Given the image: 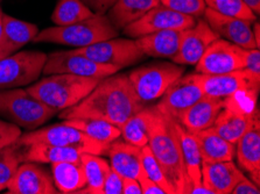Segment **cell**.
I'll list each match as a JSON object with an SVG mask.
<instances>
[{"instance_id":"obj_36","label":"cell","mask_w":260,"mask_h":194,"mask_svg":"<svg viewBox=\"0 0 260 194\" xmlns=\"http://www.w3.org/2000/svg\"><path fill=\"white\" fill-rule=\"evenodd\" d=\"M141 163L145 175L147 176L152 181L160 186L166 194H175V189L168 179L165 176V173L161 169V166L157 163L154 155H153L148 145H145L141 148Z\"/></svg>"},{"instance_id":"obj_37","label":"cell","mask_w":260,"mask_h":194,"mask_svg":"<svg viewBox=\"0 0 260 194\" xmlns=\"http://www.w3.org/2000/svg\"><path fill=\"white\" fill-rule=\"evenodd\" d=\"M160 4L173 11L184 15H190L195 19L202 18L207 9L204 0H160Z\"/></svg>"},{"instance_id":"obj_44","label":"cell","mask_w":260,"mask_h":194,"mask_svg":"<svg viewBox=\"0 0 260 194\" xmlns=\"http://www.w3.org/2000/svg\"><path fill=\"white\" fill-rule=\"evenodd\" d=\"M123 194H141V187L138 179L123 177Z\"/></svg>"},{"instance_id":"obj_10","label":"cell","mask_w":260,"mask_h":194,"mask_svg":"<svg viewBox=\"0 0 260 194\" xmlns=\"http://www.w3.org/2000/svg\"><path fill=\"white\" fill-rule=\"evenodd\" d=\"M74 51L100 64L115 65L120 70L136 64L140 59L146 57L132 38L113 37L82 48H76Z\"/></svg>"},{"instance_id":"obj_38","label":"cell","mask_w":260,"mask_h":194,"mask_svg":"<svg viewBox=\"0 0 260 194\" xmlns=\"http://www.w3.org/2000/svg\"><path fill=\"white\" fill-rule=\"evenodd\" d=\"M240 56L243 61V69L252 77L260 81V51L257 48H240Z\"/></svg>"},{"instance_id":"obj_27","label":"cell","mask_w":260,"mask_h":194,"mask_svg":"<svg viewBox=\"0 0 260 194\" xmlns=\"http://www.w3.org/2000/svg\"><path fill=\"white\" fill-rule=\"evenodd\" d=\"M82 153L83 152L74 148L49 144H30L23 146L22 161L38 164H54L60 162L80 163Z\"/></svg>"},{"instance_id":"obj_45","label":"cell","mask_w":260,"mask_h":194,"mask_svg":"<svg viewBox=\"0 0 260 194\" xmlns=\"http://www.w3.org/2000/svg\"><path fill=\"white\" fill-rule=\"evenodd\" d=\"M249 9L253 12L255 15L259 14L260 12V0H242Z\"/></svg>"},{"instance_id":"obj_31","label":"cell","mask_w":260,"mask_h":194,"mask_svg":"<svg viewBox=\"0 0 260 194\" xmlns=\"http://www.w3.org/2000/svg\"><path fill=\"white\" fill-rule=\"evenodd\" d=\"M63 124L75 127V128L86 134L89 137H91L92 140L101 142L105 145H109L111 142L121 136L119 127L104 120H100V119L77 118L63 120Z\"/></svg>"},{"instance_id":"obj_6","label":"cell","mask_w":260,"mask_h":194,"mask_svg":"<svg viewBox=\"0 0 260 194\" xmlns=\"http://www.w3.org/2000/svg\"><path fill=\"white\" fill-rule=\"evenodd\" d=\"M257 96V92H246L225 98L224 107L212 126L218 135L236 144L259 115L255 109Z\"/></svg>"},{"instance_id":"obj_7","label":"cell","mask_w":260,"mask_h":194,"mask_svg":"<svg viewBox=\"0 0 260 194\" xmlns=\"http://www.w3.org/2000/svg\"><path fill=\"white\" fill-rule=\"evenodd\" d=\"M184 68L171 62H157L139 66L127 76L138 98L146 105L164 96L173 83L183 76Z\"/></svg>"},{"instance_id":"obj_28","label":"cell","mask_w":260,"mask_h":194,"mask_svg":"<svg viewBox=\"0 0 260 194\" xmlns=\"http://www.w3.org/2000/svg\"><path fill=\"white\" fill-rule=\"evenodd\" d=\"M159 4L160 0H116L108 12V18L112 25L120 30L137 21Z\"/></svg>"},{"instance_id":"obj_22","label":"cell","mask_w":260,"mask_h":194,"mask_svg":"<svg viewBox=\"0 0 260 194\" xmlns=\"http://www.w3.org/2000/svg\"><path fill=\"white\" fill-rule=\"evenodd\" d=\"M39 33L37 25L3 14V31L0 36V54L4 57L20 50L23 46L33 41Z\"/></svg>"},{"instance_id":"obj_15","label":"cell","mask_w":260,"mask_h":194,"mask_svg":"<svg viewBox=\"0 0 260 194\" xmlns=\"http://www.w3.org/2000/svg\"><path fill=\"white\" fill-rule=\"evenodd\" d=\"M219 36L210 28L204 18H199L194 26L182 30L179 51L171 61L179 65H196L208 47Z\"/></svg>"},{"instance_id":"obj_9","label":"cell","mask_w":260,"mask_h":194,"mask_svg":"<svg viewBox=\"0 0 260 194\" xmlns=\"http://www.w3.org/2000/svg\"><path fill=\"white\" fill-rule=\"evenodd\" d=\"M47 56L42 51H20L0 58V90L21 88L38 81Z\"/></svg>"},{"instance_id":"obj_21","label":"cell","mask_w":260,"mask_h":194,"mask_svg":"<svg viewBox=\"0 0 260 194\" xmlns=\"http://www.w3.org/2000/svg\"><path fill=\"white\" fill-rule=\"evenodd\" d=\"M104 155L109 157L110 166L121 177L138 179L144 173L141 163V148L125 140L117 138L109 144Z\"/></svg>"},{"instance_id":"obj_24","label":"cell","mask_w":260,"mask_h":194,"mask_svg":"<svg viewBox=\"0 0 260 194\" xmlns=\"http://www.w3.org/2000/svg\"><path fill=\"white\" fill-rule=\"evenodd\" d=\"M194 136L198 142L202 163L234 161L236 157V145L218 135L212 127L195 133Z\"/></svg>"},{"instance_id":"obj_30","label":"cell","mask_w":260,"mask_h":194,"mask_svg":"<svg viewBox=\"0 0 260 194\" xmlns=\"http://www.w3.org/2000/svg\"><path fill=\"white\" fill-rule=\"evenodd\" d=\"M81 165L85 175L86 185L76 193L103 194L105 177L111 168L109 162L100 155L83 152L81 156Z\"/></svg>"},{"instance_id":"obj_3","label":"cell","mask_w":260,"mask_h":194,"mask_svg":"<svg viewBox=\"0 0 260 194\" xmlns=\"http://www.w3.org/2000/svg\"><path fill=\"white\" fill-rule=\"evenodd\" d=\"M101 79L70 73L48 74V77L26 89L43 104L61 112L80 104L96 88Z\"/></svg>"},{"instance_id":"obj_33","label":"cell","mask_w":260,"mask_h":194,"mask_svg":"<svg viewBox=\"0 0 260 194\" xmlns=\"http://www.w3.org/2000/svg\"><path fill=\"white\" fill-rule=\"evenodd\" d=\"M94 13L82 0H58L52 14L56 26H67L93 17Z\"/></svg>"},{"instance_id":"obj_13","label":"cell","mask_w":260,"mask_h":194,"mask_svg":"<svg viewBox=\"0 0 260 194\" xmlns=\"http://www.w3.org/2000/svg\"><path fill=\"white\" fill-rule=\"evenodd\" d=\"M204 96L229 98L246 92H259V83L244 69L219 74L192 73Z\"/></svg>"},{"instance_id":"obj_23","label":"cell","mask_w":260,"mask_h":194,"mask_svg":"<svg viewBox=\"0 0 260 194\" xmlns=\"http://www.w3.org/2000/svg\"><path fill=\"white\" fill-rule=\"evenodd\" d=\"M243 175L232 161L202 163V184L215 194H231Z\"/></svg>"},{"instance_id":"obj_16","label":"cell","mask_w":260,"mask_h":194,"mask_svg":"<svg viewBox=\"0 0 260 194\" xmlns=\"http://www.w3.org/2000/svg\"><path fill=\"white\" fill-rule=\"evenodd\" d=\"M203 96L202 90L190 73L186 77H180L173 83L155 107L166 117L177 120L184 109L199 101Z\"/></svg>"},{"instance_id":"obj_47","label":"cell","mask_w":260,"mask_h":194,"mask_svg":"<svg viewBox=\"0 0 260 194\" xmlns=\"http://www.w3.org/2000/svg\"><path fill=\"white\" fill-rule=\"evenodd\" d=\"M3 14L4 12L2 10V6H0V36H2V31H3Z\"/></svg>"},{"instance_id":"obj_17","label":"cell","mask_w":260,"mask_h":194,"mask_svg":"<svg viewBox=\"0 0 260 194\" xmlns=\"http://www.w3.org/2000/svg\"><path fill=\"white\" fill-rule=\"evenodd\" d=\"M203 18L210 26V28L220 38L226 40L234 45L246 49L257 48L253 34H252V23L246 20L230 17L217 13L210 9H206ZM258 49V48H257Z\"/></svg>"},{"instance_id":"obj_18","label":"cell","mask_w":260,"mask_h":194,"mask_svg":"<svg viewBox=\"0 0 260 194\" xmlns=\"http://www.w3.org/2000/svg\"><path fill=\"white\" fill-rule=\"evenodd\" d=\"M11 194H56L53 177L33 162H22L7 185Z\"/></svg>"},{"instance_id":"obj_19","label":"cell","mask_w":260,"mask_h":194,"mask_svg":"<svg viewBox=\"0 0 260 194\" xmlns=\"http://www.w3.org/2000/svg\"><path fill=\"white\" fill-rule=\"evenodd\" d=\"M236 157L240 168L249 173L252 181H260V121L254 119L250 128L236 142Z\"/></svg>"},{"instance_id":"obj_40","label":"cell","mask_w":260,"mask_h":194,"mask_svg":"<svg viewBox=\"0 0 260 194\" xmlns=\"http://www.w3.org/2000/svg\"><path fill=\"white\" fill-rule=\"evenodd\" d=\"M103 194H123V177L110 168L103 185Z\"/></svg>"},{"instance_id":"obj_29","label":"cell","mask_w":260,"mask_h":194,"mask_svg":"<svg viewBox=\"0 0 260 194\" xmlns=\"http://www.w3.org/2000/svg\"><path fill=\"white\" fill-rule=\"evenodd\" d=\"M52 177L55 187L61 193H76L86 185L81 162H60L52 164Z\"/></svg>"},{"instance_id":"obj_48","label":"cell","mask_w":260,"mask_h":194,"mask_svg":"<svg viewBox=\"0 0 260 194\" xmlns=\"http://www.w3.org/2000/svg\"><path fill=\"white\" fill-rule=\"evenodd\" d=\"M3 57H4V56H3V55H2V54H0V58H3Z\"/></svg>"},{"instance_id":"obj_12","label":"cell","mask_w":260,"mask_h":194,"mask_svg":"<svg viewBox=\"0 0 260 194\" xmlns=\"http://www.w3.org/2000/svg\"><path fill=\"white\" fill-rule=\"evenodd\" d=\"M120 69L115 65L100 64L88 57L76 54L74 50L55 51L47 56L42 73H70L76 76L103 79L117 73Z\"/></svg>"},{"instance_id":"obj_35","label":"cell","mask_w":260,"mask_h":194,"mask_svg":"<svg viewBox=\"0 0 260 194\" xmlns=\"http://www.w3.org/2000/svg\"><path fill=\"white\" fill-rule=\"evenodd\" d=\"M207 9L217 12V13L230 15L251 23L255 22L257 15L252 12L242 0H204Z\"/></svg>"},{"instance_id":"obj_2","label":"cell","mask_w":260,"mask_h":194,"mask_svg":"<svg viewBox=\"0 0 260 194\" xmlns=\"http://www.w3.org/2000/svg\"><path fill=\"white\" fill-rule=\"evenodd\" d=\"M152 108L147 145L168 181L174 187L175 194H189L191 183L184 168L180 140L173 125V119L161 113L155 106Z\"/></svg>"},{"instance_id":"obj_26","label":"cell","mask_w":260,"mask_h":194,"mask_svg":"<svg viewBox=\"0 0 260 194\" xmlns=\"http://www.w3.org/2000/svg\"><path fill=\"white\" fill-rule=\"evenodd\" d=\"M173 125L179 136L184 168L190 179L191 188L198 187L202 185V158H201L198 142L195 140L194 134L188 132L175 119H173Z\"/></svg>"},{"instance_id":"obj_41","label":"cell","mask_w":260,"mask_h":194,"mask_svg":"<svg viewBox=\"0 0 260 194\" xmlns=\"http://www.w3.org/2000/svg\"><path fill=\"white\" fill-rule=\"evenodd\" d=\"M260 189L259 186L255 185L253 181L250 180L245 176L240 177V179L237 181V184L232 188L231 194H259Z\"/></svg>"},{"instance_id":"obj_46","label":"cell","mask_w":260,"mask_h":194,"mask_svg":"<svg viewBox=\"0 0 260 194\" xmlns=\"http://www.w3.org/2000/svg\"><path fill=\"white\" fill-rule=\"evenodd\" d=\"M260 26H259V22H253V29H252V34H253V38H254V42L255 45H257V48L259 49V46H260Z\"/></svg>"},{"instance_id":"obj_39","label":"cell","mask_w":260,"mask_h":194,"mask_svg":"<svg viewBox=\"0 0 260 194\" xmlns=\"http://www.w3.org/2000/svg\"><path fill=\"white\" fill-rule=\"evenodd\" d=\"M21 134V129L17 125L0 120V148L15 143Z\"/></svg>"},{"instance_id":"obj_32","label":"cell","mask_w":260,"mask_h":194,"mask_svg":"<svg viewBox=\"0 0 260 194\" xmlns=\"http://www.w3.org/2000/svg\"><path fill=\"white\" fill-rule=\"evenodd\" d=\"M153 108L144 107L139 112L129 117L123 125L119 127L121 136L128 143L139 148L148 143V127L152 120Z\"/></svg>"},{"instance_id":"obj_43","label":"cell","mask_w":260,"mask_h":194,"mask_svg":"<svg viewBox=\"0 0 260 194\" xmlns=\"http://www.w3.org/2000/svg\"><path fill=\"white\" fill-rule=\"evenodd\" d=\"M138 181H139L141 187V194H166L159 185L145 175V172L138 178Z\"/></svg>"},{"instance_id":"obj_14","label":"cell","mask_w":260,"mask_h":194,"mask_svg":"<svg viewBox=\"0 0 260 194\" xmlns=\"http://www.w3.org/2000/svg\"><path fill=\"white\" fill-rule=\"evenodd\" d=\"M240 48L224 38H217L196 63V73L219 74L243 69Z\"/></svg>"},{"instance_id":"obj_1","label":"cell","mask_w":260,"mask_h":194,"mask_svg":"<svg viewBox=\"0 0 260 194\" xmlns=\"http://www.w3.org/2000/svg\"><path fill=\"white\" fill-rule=\"evenodd\" d=\"M144 107L146 105L138 98L127 74L115 73L101 79L80 104L61 110L60 118L62 120L100 119L120 127Z\"/></svg>"},{"instance_id":"obj_5","label":"cell","mask_w":260,"mask_h":194,"mask_svg":"<svg viewBox=\"0 0 260 194\" xmlns=\"http://www.w3.org/2000/svg\"><path fill=\"white\" fill-rule=\"evenodd\" d=\"M58 112L20 88L0 90V117L18 127L33 130L50 120Z\"/></svg>"},{"instance_id":"obj_8","label":"cell","mask_w":260,"mask_h":194,"mask_svg":"<svg viewBox=\"0 0 260 194\" xmlns=\"http://www.w3.org/2000/svg\"><path fill=\"white\" fill-rule=\"evenodd\" d=\"M19 145L26 146L30 144H49L74 148L82 152L93 153V155H104L109 145L97 142L89 137L81 130L66 124H56L45 128H40L26 134H21L18 138Z\"/></svg>"},{"instance_id":"obj_42","label":"cell","mask_w":260,"mask_h":194,"mask_svg":"<svg viewBox=\"0 0 260 194\" xmlns=\"http://www.w3.org/2000/svg\"><path fill=\"white\" fill-rule=\"evenodd\" d=\"M94 14H105L113 6L116 0H82Z\"/></svg>"},{"instance_id":"obj_25","label":"cell","mask_w":260,"mask_h":194,"mask_svg":"<svg viewBox=\"0 0 260 194\" xmlns=\"http://www.w3.org/2000/svg\"><path fill=\"white\" fill-rule=\"evenodd\" d=\"M182 30H162L136 38V45L145 56L172 58L179 51Z\"/></svg>"},{"instance_id":"obj_4","label":"cell","mask_w":260,"mask_h":194,"mask_svg":"<svg viewBox=\"0 0 260 194\" xmlns=\"http://www.w3.org/2000/svg\"><path fill=\"white\" fill-rule=\"evenodd\" d=\"M119 34L108 15L94 14L83 21L67 26H54L39 31L33 38L35 43H55L82 48L93 43L117 37Z\"/></svg>"},{"instance_id":"obj_20","label":"cell","mask_w":260,"mask_h":194,"mask_svg":"<svg viewBox=\"0 0 260 194\" xmlns=\"http://www.w3.org/2000/svg\"><path fill=\"white\" fill-rule=\"evenodd\" d=\"M224 102L225 99L203 96L199 101L184 109L177 118V121L191 134L210 128L224 107Z\"/></svg>"},{"instance_id":"obj_34","label":"cell","mask_w":260,"mask_h":194,"mask_svg":"<svg viewBox=\"0 0 260 194\" xmlns=\"http://www.w3.org/2000/svg\"><path fill=\"white\" fill-rule=\"evenodd\" d=\"M23 146L17 142L0 148V192L7 188L10 180L22 163Z\"/></svg>"},{"instance_id":"obj_11","label":"cell","mask_w":260,"mask_h":194,"mask_svg":"<svg viewBox=\"0 0 260 194\" xmlns=\"http://www.w3.org/2000/svg\"><path fill=\"white\" fill-rule=\"evenodd\" d=\"M195 18L184 15L179 12L168 9L159 4L137 21L129 23L123 28V34L129 38H138L162 30H184L190 28L196 23Z\"/></svg>"}]
</instances>
